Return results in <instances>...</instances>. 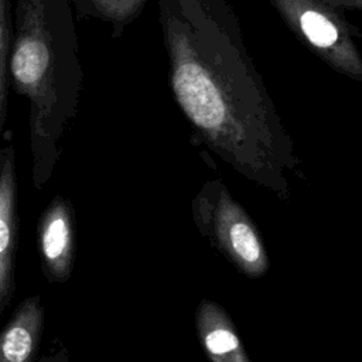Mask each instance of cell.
I'll use <instances>...</instances> for the list:
<instances>
[{"label":"cell","instance_id":"6da1fadb","mask_svg":"<svg viewBox=\"0 0 362 362\" xmlns=\"http://www.w3.org/2000/svg\"><path fill=\"white\" fill-rule=\"evenodd\" d=\"M174 99L206 146L279 194L298 160L226 0H157Z\"/></svg>","mask_w":362,"mask_h":362},{"label":"cell","instance_id":"7a4b0ae2","mask_svg":"<svg viewBox=\"0 0 362 362\" xmlns=\"http://www.w3.org/2000/svg\"><path fill=\"white\" fill-rule=\"evenodd\" d=\"M8 68L16 90L30 102L33 182L41 189L54 173L82 89L71 0H14Z\"/></svg>","mask_w":362,"mask_h":362},{"label":"cell","instance_id":"3957f363","mask_svg":"<svg viewBox=\"0 0 362 362\" xmlns=\"http://www.w3.org/2000/svg\"><path fill=\"white\" fill-rule=\"evenodd\" d=\"M297 40L332 71L362 82L361 38L342 10L324 0H269Z\"/></svg>","mask_w":362,"mask_h":362},{"label":"cell","instance_id":"277c9868","mask_svg":"<svg viewBox=\"0 0 362 362\" xmlns=\"http://www.w3.org/2000/svg\"><path fill=\"white\" fill-rule=\"evenodd\" d=\"M198 228L242 273L260 277L269 269L267 252L246 211L219 181L206 184L194 201Z\"/></svg>","mask_w":362,"mask_h":362},{"label":"cell","instance_id":"5b68a950","mask_svg":"<svg viewBox=\"0 0 362 362\" xmlns=\"http://www.w3.org/2000/svg\"><path fill=\"white\" fill-rule=\"evenodd\" d=\"M42 273L49 283L69 280L75 253V216L68 198L57 195L42 211L37 225Z\"/></svg>","mask_w":362,"mask_h":362},{"label":"cell","instance_id":"8992f818","mask_svg":"<svg viewBox=\"0 0 362 362\" xmlns=\"http://www.w3.org/2000/svg\"><path fill=\"white\" fill-rule=\"evenodd\" d=\"M17 178L13 146L0 148V314L14 296L17 246Z\"/></svg>","mask_w":362,"mask_h":362},{"label":"cell","instance_id":"52a82bcc","mask_svg":"<svg viewBox=\"0 0 362 362\" xmlns=\"http://www.w3.org/2000/svg\"><path fill=\"white\" fill-rule=\"evenodd\" d=\"M45 310L40 296L21 301L0 331V362H34L42 329Z\"/></svg>","mask_w":362,"mask_h":362},{"label":"cell","instance_id":"ba28073f","mask_svg":"<svg viewBox=\"0 0 362 362\" xmlns=\"http://www.w3.org/2000/svg\"><path fill=\"white\" fill-rule=\"evenodd\" d=\"M201 344L211 362H250L230 318L214 301H202L195 315Z\"/></svg>","mask_w":362,"mask_h":362},{"label":"cell","instance_id":"9c48e42d","mask_svg":"<svg viewBox=\"0 0 362 362\" xmlns=\"http://www.w3.org/2000/svg\"><path fill=\"white\" fill-rule=\"evenodd\" d=\"M88 13L110 21L116 25H124L136 18L147 0H83Z\"/></svg>","mask_w":362,"mask_h":362},{"label":"cell","instance_id":"30bf717a","mask_svg":"<svg viewBox=\"0 0 362 362\" xmlns=\"http://www.w3.org/2000/svg\"><path fill=\"white\" fill-rule=\"evenodd\" d=\"M11 48L10 28V0H0V133L6 116V93H7V68Z\"/></svg>","mask_w":362,"mask_h":362},{"label":"cell","instance_id":"8fae6325","mask_svg":"<svg viewBox=\"0 0 362 362\" xmlns=\"http://www.w3.org/2000/svg\"><path fill=\"white\" fill-rule=\"evenodd\" d=\"M37 362H71L69 352L62 344L52 345L47 355L41 356Z\"/></svg>","mask_w":362,"mask_h":362},{"label":"cell","instance_id":"7c38bea8","mask_svg":"<svg viewBox=\"0 0 362 362\" xmlns=\"http://www.w3.org/2000/svg\"><path fill=\"white\" fill-rule=\"evenodd\" d=\"M328 4L339 8V10H361L362 11V0H324Z\"/></svg>","mask_w":362,"mask_h":362}]
</instances>
